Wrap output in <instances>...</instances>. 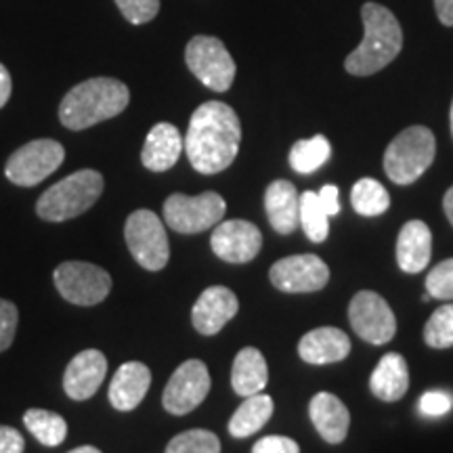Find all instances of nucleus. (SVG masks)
I'll use <instances>...</instances> for the list:
<instances>
[{
  "label": "nucleus",
  "mask_w": 453,
  "mask_h": 453,
  "mask_svg": "<svg viewBox=\"0 0 453 453\" xmlns=\"http://www.w3.org/2000/svg\"><path fill=\"white\" fill-rule=\"evenodd\" d=\"M434 11L443 26H453V0H434Z\"/></svg>",
  "instance_id": "ea45409f"
},
{
  "label": "nucleus",
  "mask_w": 453,
  "mask_h": 453,
  "mask_svg": "<svg viewBox=\"0 0 453 453\" xmlns=\"http://www.w3.org/2000/svg\"><path fill=\"white\" fill-rule=\"evenodd\" d=\"M269 382V367L263 353L254 347H246L237 353L231 367V387L240 396L263 393Z\"/></svg>",
  "instance_id": "b1692460"
},
{
  "label": "nucleus",
  "mask_w": 453,
  "mask_h": 453,
  "mask_svg": "<svg viewBox=\"0 0 453 453\" xmlns=\"http://www.w3.org/2000/svg\"><path fill=\"white\" fill-rule=\"evenodd\" d=\"M226 203L217 191L189 197L183 194H173L164 202V220L173 231L185 235L202 234L212 229L225 219Z\"/></svg>",
  "instance_id": "423d86ee"
},
{
  "label": "nucleus",
  "mask_w": 453,
  "mask_h": 453,
  "mask_svg": "<svg viewBox=\"0 0 453 453\" xmlns=\"http://www.w3.org/2000/svg\"><path fill=\"white\" fill-rule=\"evenodd\" d=\"M242 124L235 110L223 101H206L194 111L185 134V154L202 174H217L237 157Z\"/></svg>",
  "instance_id": "f257e3e1"
},
{
  "label": "nucleus",
  "mask_w": 453,
  "mask_h": 453,
  "mask_svg": "<svg viewBox=\"0 0 453 453\" xmlns=\"http://www.w3.org/2000/svg\"><path fill=\"white\" fill-rule=\"evenodd\" d=\"M451 407L453 396L449 393H445V390H428V393H424L420 396V401H418V410L428 418L445 416L447 411H451Z\"/></svg>",
  "instance_id": "f704fd0d"
},
{
  "label": "nucleus",
  "mask_w": 453,
  "mask_h": 453,
  "mask_svg": "<svg viewBox=\"0 0 453 453\" xmlns=\"http://www.w3.org/2000/svg\"><path fill=\"white\" fill-rule=\"evenodd\" d=\"M151 384L150 367L141 361H128L118 367L110 384V403L118 411H133L145 399Z\"/></svg>",
  "instance_id": "4be33fe9"
},
{
  "label": "nucleus",
  "mask_w": 453,
  "mask_h": 453,
  "mask_svg": "<svg viewBox=\"0 0 453 453\" xmlns=\"http://www.w3.org/2000/svg\"><path fill=\"white\" fill-rule=\"evenodd\" d=\"M211 372L203 361L189 359L174 370L162 393V405L173 416H185L202 405L211 390Z\"/></svg>",
  "instance_id": "f8f14e48"
},
{
  "label": "nucleus",
  "mask_w": 453,
  "mask_h": 453,
  "mask_svg": "<svg viewBox=\"0 0 453 453\" xmlns=\"http://www.w3.org/2000/svg\"><path fill=\"white\" fill-rule=\"evenodd\" d=\"M269 280L286 294H309L324 290L330 281V267L317 254H294L271 267Z\"/></svg>",
  "instance_id": "ddd939ff"
},
{
  "label": "nucleus",
  "mask_w": 453,
  "mask_h": 453,
  "mask_svg": "<svg viewBox=\"0 0 453 453\" xmlns=\"http://www.w3.org/2000/svg\"><path fill=\"white\" fill-rule=\"evenodd\" d=\"M273 416V399L269 395H252L237 407V411L229 420V434L235 439H248L258 433Z\"/></svg>",
  "instance_id": "393cba45"
},
{
  "label": "nucleus",
  "mask_w": 453,
  "mask_h": 453,
  "mask_svg": "<svg viewBox=\"0 0 453 453\" xmlns=\"http://www.w3.org/2000/svg\"><path fill=\"white\" fill-rule=\"evenodd\" d=\"M185 61L203 87L225 93L235 81V61L217 36H196L185 49Z\"/></svg>",
  "instance_id": "0eeeda50"
},
{
  "label": "nucleus",
  "mask_w": 453,
  "mask_h": 453,
  "mask_svg": "<svg viewBox=\"0 0 453 453\" xmlns=\"http://www.w3.org/2000/svg\"><path fill=\"white\" fill-rule=\"evenodd\" d=\"M443 211H445L447 220L453 225V187L447 189V194L443 197Z\"/></svg>",
  "instance_id": "a19ab883"
},
{
  "label": "nucleus",
  "mask_w": 453,
  "mask_h": 453,
  "mask_svg": "<svg viewBox=\"0 0 453 453\" xmlns=\"http://www.w3.org/2000/svg\"><path fill=\"white\" fill-rule=\"evenodd\" d=\"M240 311V300L225 286H211L200 294L191 309V324L202 336H214Z\"/></svg>",
  "instance_id": "2eb2a0df"
},
{
  "label": "nucleus",
  "mask_w": 453,
  "mask_h": 453,
  "mask_svg": "<svg viewBox=\"0 0 453 453\" xmlns=\"http://www.w3.org/2000/svg\"><path fill=\"white\" fill-rule=\"evenodd\" d=\"M426 292L433 298L453 300V258L439 263L426 275Z\"/></svg>",
  "instance_id": "2f4dec72"
},
{
  "label": "nucleus",
  "mask_w": 453,
  "mask_h": 453,
  "mask_svg": "<svg viewBox=\"0 0 453 453\" xmlns=\"http://www.w3.org/2000/svg\"><path fill=\"white\" fill-rule=\"evenodd\" d=\"M183 147L185 143L180 137V130L170 122H160L147 133L141 162L151 173H166L179 162Z\"/></svg>",
  "instance_id": "6ab92c4d"
},
{
  "label": "nucleus",
  "mask_w": 453,
  "mask_h": 453,
  "mask_svg": "<svg viewBox=\"0 0 453 453\" xmlns=\"http://www.w3.org/2000/svg\"><path fill=\"white\" fill-rule=\"evenodd\" d=\"M24 424L34 437L47 447L61 445L67 437V422L55 411L30 410L24 413Z\"/></svg>",
  "instance_id": "cd10ccee"
},
{
  "label": "nucleus",
  "mask_w": 453,
  "mask_h": 453,
  "mask_svg": "<svg viewBox=\"0 0 453 453\" xmlns=\"http://www.w3.org/2000/svg\"><path fill=\"white\" fill-rule=\"evenodd\" d=\"M433 257V234L424 220H407L396 237V265L403 273H420Z\"/></svg>",
  "instance_id": "a211bd4d"
},
{
  "label": "nucleus",
  "mask_w": 453,
  "mask_h": 453,
  "mask_svg": "<svg viewBox=\"0 0 453 453\" xmlns=\"http://www.w3.org/2000/svg\"><path fill=\"white\" fill-rule=\"evenodd\" d=\"M424 342L430 349L453 347V303L443 304L430 315L426 326H424Z\"/></svg>",
  "instance_id": "c756f323"
},
{
  "label": "nucleus",
  "mask_w": 453,
  "mask_h": 453,
  "mask_svg": "<svg viewBox=\"0 0 453 453\" xmlns=\"http://www.w3.org/2000/svg\"><path fill=\"white\" fill-rule=\"evenodd\" d=\"M349 321L353 332L365 342L380 347L395 338L396 319L390 304L372 290L357 292L349 304Z\"/></svg>",
  "instance_id": "9b49d317"
},
{
  "label": "nucleus",
  "mask_w": 453,
  "mask_h": 453,
  "mask_svg": "<svg viewBox=\"0 0 453 453\" xmlns=\"http://www.w3.org/2000/svg\"><path fill=\"white\" fill-rule=\"evenodd\" d=\"M124 237L133 258L147 271H160L168 265L170 246L164 223L151 211H137L127 219Z\"/></svg>",
  "instance_id": "6e6552de"
},
{
  "label": "nucleus",
  "mask_w": 453,
  "mask_h": 453,
  "mask_svg": "<svg viewBox=\"0 0 453 453\" xmlns=\"http://www.w3.org/2000/svg\"><path fill=\"white\" fill-rule=\"evenodd\" d=\"M11 90H13V82H11V73L7 67L0 64V110L7 105L11 99Z\"/></svg>",
  "instance_id": "58836bf2"
},
{
  "label": "nucleus",
  "mask_w": 453,
  "mask_h": 453,
  "mask_svg": "<svg viewBox=\"0 0 453 453\" xmlns=\"http://www.w3.org/2000/svg\"><path fill=\"white\" fill-rule=\"evenodd\" d=\"M65 160L64 145L53 139H36L15 151L7 160L4 174L11 183L34 187L53 174Z\"/></svg>",
  "instance_id": "9d476101"
},
{
  "label": "nucleus",
  "mask_w": 453,
  "mask_h": 453,
  "mask_svg": "<svg viewBox=\"0 0 453 453\" xmlns=\"http://www.w3.org/2000/svg\"><path fill=\"white\" fill-rule=\"evenodd\" d=\"M350 353V338L338 327H317L298 342V355L304 364L327 365L344 361Z\"/></svg>",
  "instance_id": "f3484780"
},
{
  "label": "nucleus",
  "mask_w": 453,
  "mask_h": 453,
  "mask_svg": "<svg viewBox=\"0 0 453 453\" xmlns=\"http://www.w3.org/2000/svg\"><path fill=\"white\" fill-rule=\"evenodd\" d=\"M104 194V177L97 170H78L59 183L49 187L38 197L36 212L42 220L49 223H64V220L76 219L95 206Z\"/></svg>",
  "instance_id": "20e7f679"
},
{
  "label": "nucleus",
  "mask_w": 453,
  "mask_h": 453,
  "mask_svg": "<svg viewBox=\"0 0 453 453\" xmlns=\"http://www.w3.org/2000/svg\"><path fill=\"white\" fill-rule=\"evenodd\" d=\"M130 90L116 78H90L76 84L59 105V120L70 130H84L127 110Z\"/></svg>",
  "instance_id": "7ed1b4c3"
},
{
  "label": "nucleus",
  "mask_w": 453,
  "mask_h": 453,
  "mask_svg": "<svg viewBox=\"0 0 453 453\" xmlns=\"http://www.w3.org/2000/svg\"><path fill=\"white\" fill-rule=\"evenodd\" d=\"M332 156V145L324 134H315L311 139L296 141L290 150V166L296 170L298 174H311L317 168H321L330 160Z\"/></svg>",
  "instance_id": "a878e982"
},
{
  "label": "nucleus",
  "mask_w": 453,
  "mask_h": 453,
  "mask_svg": "<svg viewBox=\"0 0 453 453\" xmlns=\"http://www.w3.org/2000/svg\"><path fill=\"white\" fill-rule=\"evenodd\" d=\"M166 453H220V441L211 430H185L170 441Z\"/></svg>",
  "instance_id": "7c9ffc66"
},
{
  "label": "nucleus",
  "mask_w": 453,
  "mask_h": 453,
  "mask_svg": "<svg viewBox=\"0 0 453 453\" xmlns=\"http://www.w3.org/2000/svg\"><path fill=\"white\" fill-rule=\"evenodd\" d=\"M364 41L347 57L344 67L350 76H373L384 70L403 49V30L395 13L378 3H365L361 9Z\"/></svg>",
  "instance_id": "f03ea898"
},
{
  "label": "nucleus",
  "mask_w": 453,
  "mask_h": 453,
  "mask_svg": "<svg viewBox=\"0 0 453 453\" xmlns=\"http://www.w3.org/2000/svg\"><path fill=\"white\" fill-rule=\"evenodd\" d=\"M449 124H451V134H453V101H451V110H449Z\"/></svg>",
  "instance_id": "37998d69"
},
{
  "label": "nucleus",
  "mask_w": 453,
  "mask_h": 453,
  "mask_svg": "<svg viewBox=\"0 0 453 453\" xmlns=\"http://www.w3.org/2000/svg\"><path fill=\"white\" fill-rule=\"evenodd\" d=\"M107 359L97 349H88L78 353L65 367L64 388L70 399L87 401L97 393L105 380Z\"/></svg>",
  "instance_id": "dca6fc26"
},
{
  "label": "nucleus",
  "mask_w": 453,
  "mask_h": 453,
  "mask_svg": "<svg viewBox=\"0 0 453 453\" xmlns=\"http://www.w3.org/2000/svg\"><path fill=\"white\" fill-rule=\"evenodd\" d=\"M67 453H101L97 447H93V445H82V447H76V449H72V451H67Z\"/></svg>",
  "instance_id": "79ce46f5"
},
{
  "label": "nucleus",
  "mask_w": 453,
  "mask_h": 453,
  "mask_svg": "<svg viewBox=\"0 0 453 453\" xmlns=\"http://www.w3.org/2000/svg\"><path fill=\"white\" fill-rule=\"evenodd\" d=\"M407 388H410V370L407 361L399 353H387L378 361L376 370L370 378V390L373 396L387 403L403 399Z\"/></svg>",
  "instance_id": "5701e85b"
},
{
  "label": "nucleus",
  "mask_w": 453,
  "mask_h": 453,
  "mask_svg": "<svg viewBox=\"0 0 453 453\" xmlns=\"http://www.w3.org/2000/svg\"><path fill=\"white\" fill-rule=\"evenodd\" d=\"M17 319H19V313H17V307L11 300L0 298V353L7 350L15 340L17 332Z\"/></svg>",
  "instance_id": "72a5a7b5"
},
{
  "label": "nucleus",
  "mask_w": 453,
  "mask_h": 453,
  "mask_svg": "<svg viewBox=\"0 0 453 453\" xmlns=\"http://www.w3.org/2000/svg\"><path fill=\"white\" fill-rule=\"evenodd\" d=\"M265 211L280 235H290L300 225V196L290 180H273L265 191Z\"/></svg>",
  "instance_id": "412c9836"
},
{
  "label": "nucleus",
  "mask_w": 453,
  "mask_h": 453,
  "mask_svg": "<svg viewBox=\"0 0 453 453\" xmlns=\"http://www.w3.org/2000/svg\"><path fill=\"white\" fill-rule=\"evenodd\" d=\"M350 203L361 217H380L390 208V196L376 179H359L350 189Z\"/></svg>",
  "instance_id": "bb28decb"
},
{
  "label": "nucleus",
  "mask_w": 453,
  "mask_h": 453,
  "mask_svg": "<svg viewBox=\"0 0 453 453\" xmlns=\"http://www.w3.org/2000/svg\"><path fill=\"white\" fill-rule=\"evenodd\" d=\"M26 441L19 430L11 426H0V453H24Z\"/></svg>",
  "instance_id": "e433bc0d"
},
{
  "label": "nucleus",
  "mask_w": 453,
  "mask_h": 453,
  "mask_svg": "<svg viewBox=\"0 0 453 453\" xmlns=\"http://www.w3.org/2000/svg\"><path fill=\"white\" fill-rule=\"evenodd\" d=\"M53 280L61 296L78 307H93L104 303L111 290V277L105 269L81 260L59 265Z\"/></svg>",
  "instance_id": "1a4fd4ad"
},
{
  "label": "nucleus",
  "mask_w": 453,
  "mask_h": 453,
  "mask_svg": "<svg viewBox=\"0 0 453 453\" xmlns=\"http://www.w3.org/2000/svg\"><path fill=\"white\" fill-rule=\"evenodd\" d=\"M211 246L212 252L225 263H250L263 248V234L250 220L231 219L225 223L220 220L212 231Z\"/></svg>",
  "instance_id": "4468645a"
},
{
  "label": "nucleus",
  "mask_w": 453,
  "mask_h": 453,
  "mask_svg": "<svg viewBox=\"0 0 453 453\" xmlns=\"http://www.w3.org/2000/svg\"><path fill=\"white\" fill-rule=\"evenodd\" d=\"M319 203L321 208H324L327 217H336V214L340 212V191L336 185H324L321 187L319 194Z\"/></svg>",
  "instance_id": "4c0bfd02"
},
{
  "label": "nucleus",
  "mask_w": 453,
  "mask_h": 453,
  "mask_svg": "<svg viewBox=\"0 0 453 453\" xmlns=\"http://www.w3.org/2000/svg\"><path fill=\"white\" fill-rule=\"evenodd\" d=\"M437 141L426 127L401 130L384 151V170L395 185H411L433 166Z\"/></svg>",
  "instance_id": "39448f33"
},
{
  "label": "nucleus",
  "mask_w": 453,
  "mask_h": 453,
  "mask_svg": "<svg viewBox=\"0 0 453 453\" xmlns=\"http://www.w3.org/2000/svg\"><path fill=\"white\" fill-rule=\"evenodd\" d=\"M252 453H300V447L294 439L281 437V434H271L257 441Z\"/></svg>",
  "instance_id": "c9c22d12"
},
{
  "label": "nucleus",
  "mask_w": 453,
  "mask_h": 453,
  "mask_svg": "<svg viewBox=\"0 0 453 453\" xmlns=\"http://www.w3.org/2000/svg\"><path fill=\"white\" fill-rule=\"evenodd\" d=\"M300 225L304 235L315 243L326 242L330 235V217L321 208L319 196L315 191H304L300 196Z\"/></svg>",
  "instance_id": "c85d7f7f"
},
{
  "label": "nucleus",
  "mask_w": 453,
  "mask_h": 453,
  "mask_svg": "<svg viewBox=\"0 0 453 453\" xmlns=\"http://www.w3.org/2000/svg\"><path fill=\"white\" fill-rule=\"evenodd\" d=\"M309 418L326 443L338 445L347 439L350 413L336 395L317 393L309 403Z\"/></svg>",
  "instance_id": "aec40b11"
},
{
  "label": "nucleus",
  "mask_w": 453,
  "mask_h": 453,
  "mask_svg": "<svg viewBox=\"0 0 453 453\" xmlns=\"http://www.w3.org/2000/svg\"><path fill=\"white\" fill-rule=\"evenodd\" d=\"M116 4L134 26H143L160 13V0H116Z\"/></svg>",
  "instance_id": "473e14b6"
}]
</instances>
